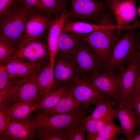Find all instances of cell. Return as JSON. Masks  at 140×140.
<instances>
[{
	"label": "cell",
	"instance_id": "obj_2",
	"mask_svg": "<svg viewBox=\"0 0 140 140\" xmlns=\"http://www.w3.org/2000/svg\"><path fill=\"white\" fill-rule=\"evenodd\" d=\"M69 16L68 21L103 25L116 21L108 7L106 1L101 0H71Z\"/></svg>",
	"mask_w": 140,
	"mask_h": 140
},
{
	"label": "cell",
	"instance_id": "obj_33",
	"mask_svg": "<svg viewBox=\"0 0 140 140\" xmlns=\"http://www.w3.org/2000/svg\"><path fill=\"white\" fill-rule=\"evenodd\" d=\"M128 103L140 120V78L134 91L129 97Z\"/></svg>",
	"mask_w": 140,
	"mask_h": 140
},
{
	"label": "cell",
	"instance_id": "obj_32",
	"mask_svg": "<svg viewBox=\"0 0 140 140\" xmlns=\"http://www.w3.org/2000/svg\"><path fill=\"white\" fill-rule=\"evenodd\" d=\"M20 80H11L6 65L0 63V90L7 87L16 85Z\"/></svg>",
	"mask_w": 140,
	"mask_h": 140
},
{
	"label": "cell",
	"instance_id": "obj_27",
	"mask_svg": "<svg viewBox=\"0 0 140 140\" xmlns=\"http://www.w3.org/2000/svg\"><path fill=\"white\" fill-rule=\"evenodd\" d=\"M48 14L55 19L65 11H69L71 0H41Z\"/></svg>",
	"mask_w": 140,
	"mask_h": 140
},
{
	"label": "cell",
	"instance_id": "obj_18",
	"mask_svg": "<svg viewBox=\"0 0 140 140\" xmlns=\"http://www.w3.org/2000/svg\"><path fill=\"white\" fill-rule=\"evenodd\" d=\"M50 62L41 61L29 62L13 58L6 65L10 79L12 80L23 78L38 68Z\"/></svg>",
	"mask_w": 140,
	"mask_h": 140
},
{
	"label": "cell",
	"instance_id": "obj_8",
	"mask_svg": "<svg viewBox=\"0 0 140 140\" xmlns=\"http://www.w3.org/2000/svg\"><path fill=\"white\" fill-rule=\"evenodd\" d=\"M117 30L115 23L105 29L88 34L83 39L96 52L105 67L115 40Z\"/></svg>",
	"mask_w": 140,
	"mask_h": 140
},
{
	"label": "cell",
	"instance_id": "obj_14",
	"mask_svg": "<svg viewBox=\"0 0 140 140\" xmlns=\"http://www.w3.org/2000/svg\"><path fill=\"white\" fill-rule=\"evenodd\" d=\"M68 92L82 106L90 107L97 98L105 94L86 78L77 80L69 87Z\"/></svg>",
	"mask_w": 140,
	"mask_h": 140
},
{
	"label": "cell",
	"instance_id": "obj_21",
	"mask_svg": "<svg viewBox=\"0 0 140 140\" xmlns=\"http://www.w3.org/2000/svg\"><path fill=\"white\" fill-rule=\"evenodd\" d=\"M37 82L39 101L54 89V72L50 65V62L45 64L41 69L38 75Z\"/></svg>",
	"mask_w": 140,
	"mask_h": 140
},
{
	"label": "cell",
	"instance_id": "obj_20",
	"mask_svg": "<svg viewBox=\"0 0 140 140\" xmlns=\"http://www.w3.org/2000/svg\"><path fill=\"white\" fill-rule=\"evenodd\" d=\"M88 34L62 30L59 38L57 52L73 54L76 49Z\"/></svg>",
	"mask_w": 140,
	"mask_h": 140
},
{
	"label": "cell",
	"instance_id": "obj_13",
	"mask_svg": "<svg viewBox=\"0 0 140 140\" xmlns=\"http://www.w3.org/2000/svg\"><path fill=\"white\" fill-rule=\"evenodd\" d=\"M43 66L38 68L20 80L11 105L18 101L38 103L39 101V90L37 78Z\"/></svg>",
	"mask_w": 140,
	"mask_h": 140
},
{
	"label": "cell",
	"instance_id": "obj_28",
	"mask_svg": "<svg viewBox=\"0 0 140 140\" xmlns=\"http://www.w3.org/2000/svg\"><path fill=\"white\" fill-rule=\"evenodd\" d=\"M69 87H65L51 90L38 102L39 107L38 111L50 109L54 107L68 92Z\"/></svg>",
	"mask_w": 140,
	"mask_h": 140
},
{
	"label": "cell",
	"instance_id": "obj_12",
	"mask_svg": "<svg viewBox=\"0 0 140 140\" xmlns=\"http://www.w3.org/2000/svg\"><path fill=\"white\" fill-rule=\"evenodd\" d=\"M120 83L118 102L129 106V99L137 84L140 73L137 68L136 59L130 62L120 71Z\"/></svg>",
	"mask_w": 140,
	"mask_h": 140
},
{
	"label": "cell",
	"instance_id": "obj_7",
	"mask_svg": "<svg viewBox=\"0 0 140 140\" xmlns=\"http://www.w3.org/2000/svg\"><path fill=\"white\" fill-rule=\"evenodd\" d=\"M76 61L80 79L104 71L105 65L97 54L86 42L83 41L73 54Z\"/></svg>",
	"mask_w": 140,
	"mask_h": 140
},
{
	"label": "cell",
	"instance_id": "obj_4",
	"mask_svg": "<svg viewBox=\"0 0 140 140\" xmlns=\"http://www.w3.org/2000/svg\"><path fill=\"white\" fill-rule=\"evenodd\" d=\"M28 7L22 2L0 18V34L10 39L17 47L24 37Z\"/></svg>",
	"mask_w": 140,
	"mask_h": 140
},
{
	"label": "cell",
	"instance_id": "obj_30",
	"mask_svg": "<svg viewBox=\"0 0 140 140\" xmlns=\"http://www.w3.org/2000/svg\"><path fill=\"white\" fill-rule=\"evenodd\" d=\"M102 140H118V137L121 134L125 135L121 125H118L115 123L114 119L107 123L103 129L97 133Z\"/></svg>",
	"mask_w": 140,
	"mask_h": 140
},
{
	"label": "cell",
	"instance_id": "obj_38",
	"mask_svg": "<svg viewBox=\"0 0 140 140\" xmlns=\"http://www.w3.org/2000/svg\"><path fill=\"white\" fill-rule=\"evenodd\" d=\"M128 140H140V129L136 131Z\"/></svg>",
	"mask_w": 140,
	"mask_h": 140
},
{
	"label": "cell",
	"instance_id": "obj_19",
	"mask_svg": "<svg viewBox=\"0 0 140 140\" xmlns=\"http://www.w3.org/2000/svg\"><path fill=\"white\" fill-rule=\"evenodd\" d=\"M39 108L37 103L18 101L12 104L4 110L11 118L13 122L28 117L33 112L38 111Z\"/></svg>",
	"mask_w": 140,
	"mask_h": 140
},
{
	"label": "cell",
	"instance_id": "obj_26",
	"mask_svg": "<svg viewBox=\"0 0 140 140\" xmlns=\"http://www.w3.org/2000/svg\"><path fill=\"white\" fill-rule=\"evenodd\" d=\"M116 117V111L99 119L86 120L85 118L83 121L86 136L98 133L107 123Z\"/></svg>",
	"mask_w": 140,
	"mask_h": 140
},
{
	"label": "cell",
	"instance_id": "obj_23",
	"mask_svg": "<svg viewBox=\"0 0 140 140\" xmlns=\"http://www.w3.org/2000/svg\"><path fill=\"white\" fill-rule=\"evenodd\" d=\"M110 98L106 94L99 96L96 99L94 104L95 107L93 112L88 116L86 120L97 119L103 117L108 114L115 112Z\"/></svg>",
	"mask_w": 140,
	"mask_h": 140
},
{
	"label": "cell",
	"instance_id": "obj_31",
	"mask_svg": "<svg viewBox=\"0 0 140 140\" xmlns=\"http://www.w3.org/2000/svg\"><path fill=\"white\" fill-rule=\"evenodd\" d=\"M18 83L15 86L7 87L0 90V109L5 110L11 105Z\"/></svg>",
	"mask_w": 140,
	"mask_h": 140
},
{
	"label": "cell",
	"instance_id": "obj_1",
	"mask_svg": "<svg viewBox=\"0 0 140 140\" xmlns=\"http://www.w3.org/2000/svg\"><path fill=\"white\" fill-rule=\"evenodd\" d=\"M130 29L121 32L116 39L106 65L104 71L120 72L124 63L137 58L139 52L140 30Z\"/></svg>",
	"mask_w": 140,
	"mask_h": 140
},
{
	"label": "cell",
	"instance_id": "obj_40",
	"mask_svg": "<svg viewBox=\"0 0 140 140\" xmlns=\"http://www.w3.org/2000/svg\"><path fill=\"white\" fill-rule=\"evenodd\" d=\"M136 63L138 70L140 73V59L136 60Z\"/></svg>",
	"mask_w": 140,
	"mask_h": 140
},
{
	"label": "cell",
	"instance_id": "obj_3",
	"mask_svg": "<svg viewBox=\"0 0 140 140\" xmlns=\"http://www.w3.org/2000/svg\"><path fill=\"white\" fill-rule=\"evenodd\" d=\"M90 107L81 105L65 113L48 115L37 113L33 115L37 127L45 126L57 129H70L78 124L91 111Z\"/></svg>",
	"mask_w": 140,
	"mask_h": 140
},
{
	"label": "cell",
	"instance_id": "obj_43",
	"mask_svg": "<svg viewBox=\"0 0 140 140\" xmlns=\"http://www.w3.org/2000/svg\"></svg>",
	"mask_w": 140,
	"mask_h": 140
},
{
	"label": "cell",
	"instance_id": "obj_39",
	"mask_svg": "<svg viewBox=\"0 0 140 140\" xmlns=\"http://www.w3.org/2000/svg\"><path fill=\"white\" fill-rule=\"evenodd\" d=\"M0 140H12L10 136L5 133H0Z\"/></svg>",
	"mask_w": 140,
	"mask_h": 140
},
{
	"label": "cell",
	"instance_id": "obj_34",
	"mask_svg": "<svg viewBox=\"0 0 140 140\" xmlns=\"http://www.w3.org/2000/svg\"><path fill=\"white\" fill-rule=\"evenodd\" d=\"M83 120L77 125L68 130L67 132L68 140H87Z\"/></svg>",
	"mask_w": 140,
	"mask_h": 140
},
{
	"label": "cell",
	"instance_id": "obj_9",
	"mask_svg": "<svg viewBox=\"0 0 140 140\" xmlns=\"http://www.w3.org/2000/svg\"><path fill=\"white\" fill-rule=\"evenodd\" d=\"M13 58L29 62H50L47 40L44 38L35 39L19 46Z\"/></svg>",
	"mask_w": 140,
	"mask_h": 140
},
{
	"label": "cell",
	"instance_id": "obj_22",
	"mask_svg": "<svg viewBox=\"0 0 140 140\" xmlns=\"http://www.w3.org/2000/svg\"><path fill=\"white\" fill-rule=\"evenodd\" d=\"M81 105L79 102L68 91L54 107L50 109L39 110L36 112L48 115L64 114L77 108Z\"/></svg>",
	"mask_w": 140,
	"mask_h": 140
},
{
	"label": "cell",
	"instance_id": "obj_10",
	"mask_svg": "<svg viewBox=\"0 0 140 140\" xmlns=\"http://www.w3.org/2000/svg\"><path fill=\"white\" fill-rule=\"evenodd\" d=\"M106 1L108 7L113 13L116 19L117 27L116 40L124 26L136 20L137 0Z\"/></svg>",
	"mask_w": 140,
	"mask_h": 140
},
{
	"label": "cell",
	"instance_id": "obj_17",
	"mask_svg": "<svg viewBox=\"0 0 140 140\" xmlns=\"http://www.w3.org/2000/svg\"><path fill=\"white\" fill-rule=\"evenodd\" d=\"M69 16V11L64 12L59 17L53 21L49 29L47 41L50 55V65L53 69L55 57L58 51L59 38Z\"/></svg>",
	"mask_w": 140,
	"mask_h": 140
},
{
	"label": "cell",
	"instance_id": "obj_11",
	"mask_svg": "<svg viewBox=\"0 0 140 140\" xmlns=\"http://www.w3.org/2000/svg\"><path fill=\"white\" fill-rule=\"evenodd\" d=\"M85 78L108 96L113 101L117 100L120 91V72L106 71L90 75Z\"/></svg>",
	"mask_w": 140,
	"mask_h": 140
},
{
	"label": "cell",
	"instance_id": "obj_29",
	"mask_svg": "<svg viewBox=\"0 0 140 140\" xmlns=\"http://www.w3.org/2000/svg\"><path fill=\"white\" fill-rule=\"evenodd\" d=\"M17 50L10 39L0 34V63L6 65L13 58Z\"/></svg>",
	"mask_w": 140,
	"mask_h": 140
},
{
	"label": "cell",
	"instance_id": "obj_5",
	"mask_svg": "<svg viewBox=\"0 0 140 140\" xmlns=\"http://www.w3.org/2000/svg\"><path fill=\"white\" fill-rule=\"evenodd\" d=\"M53 69L54 89L70 87L80 79L77 65L73 54L57 52Z\"/></svg>",
	"mask_w": 140,
	"mask_h": 140
},
{
	"label": "cell",
	"instance_id": "obj_16",
	"mask_svg": "<svg viewBox=\"0 0 140 140\" xmlns=\"http://www.w3.org/2000/svg\"><path fill=\"white\" fill-rule=\"evenodd\" d=\"M37 127L33 115L25 119L12 122L1 133L8 135L12 140H35Z\"/></svg>",
	"mask_w": 140,
	"mask_h": 140
},
{
	"label": "cell",
	"instance_id": "obj_42",
	"mask_svg": "<svg viewBox=\"0 0 140 140\" xmlns=\"http://www.w3.org/2000/svg\"><path fill=\"white\" fill-rule=\"evenodd\" d=\"M137 11L138 15L139 17H140V5L138 8Z\"/></svg>",
	"mask_w": 140,
	"mask_h": 140
},
{
	"label": "cell",
	"instance_id": "obj_35",
	"mask_svg": "<svg viewBox=\"0 0 140 140\" xmlns=\"http://www.w3.org/2000/svg\"><path fill=\"white\" fill-rule=\"evenodd\" d=\"M22 2V0H0V18Z\"/></svg>",
	"mask_w": 140,
	"mask_h": 140
},
{
	"label": "cell",
	"instance_id": "obj_15",
	"mask_svg": "<svg viewBox=\"0 0 140 140\" xmlns=\"http://www.w3.org/2000/svg\"><path fill=\"white\" fill-rule=\"evenodd\" d=\"M116 113V118L119 121L128 140L137 130L140 129V120L138 116L129 106L117 101L112 102Z\"/></svg>",
	"mask_w": 140,
	"mask_h": 140
},
{
	"label": "cell",
	"instance_id": "obj_41",
	"mask_svg": "<svg viewBox=\"0 0 140 140\" xmlns=\"http://www.w3.org/2000/svg\"><path fill=\"white\" fill-rule=\"evenodd\" d=\"M139 52L138 54V57L136 59V60H137L139 59H140V41L139 43Z\"/></svg>",
	"mask_w": 140,
	"mask_h": 140
},
{
	"label": "cell",
	"instance_id": "obj_37",
	"mask_svg": "<svg viewBox=\"0 0 140 140\" xmlns=\"http://www.w3.org/2000/svg\"><path fill=\"white\" fill-rule=\"evenodd\" d=\"M22 1L28 7L29 9L41 10L47 13L41 0H22Z\"/></svg>",
	"mask_w": 140,
	"mask_h": 140
},
{
	"label": "cell",
	"instance_id": "obj_36",
	"mask_svg": "<svg viewBox=\"0 0 140 140\" xmlns=\"http://www.w3.org/2000/svg\"><path fill=\"white\" fill-rule=\"evenodd\" d=\"M12 122V118L5 110L0 109V133L6 129Z\"/></svg>",
	"mask_w": 140,
	"mask_h": 140
},
{
	"label": "cell",
	"instance_id": "obj_6",
	"mask_svg": "<svg viewBox=\"0 0 140 140\" xmlns=\"http://www.w3.org/2000/svg\"><path fill=\"white\" fill-rule=\"evenodd\" d=\"M55 19L44 11L28 9L26 15L24 35L18 46L33 39L47 38L50 26Z\"/></svg>",
	"mask_w": 140,
	"mask_h": 140
},
{
	"label": "cell",
	"instance_id": "obj_25",
	"mask_svg": "<svg viewBox=\"0 0 140 140\" xmlns=\"http://www.w3.org/2000/svg\"><path fill=\"white\" fill-rule=\"evenodd\" d=\"M69 129H57L49 127H37L35 130L36 138L40 140H68L67 132Z\"/></svg>",
	"mask_w": 140,
	"mask_h": 140
},
{
	"label": "cell",
	"instance_id": "obj_24",
	"mask_svg": "<svg viewBox=\"0 0 140 140\" xmlns=\"http://www.w3.org/2000/svg\"><path fill=\"white\" fill-rule=\"evenodd\" d=\"M115 23H116V22L108 24L98 25L84 22H71L67 21L65 23L62 30L70 31L83 34H88L105 29Z\"/></svg>",
	"mask_w": 140,
	"mask_h": 140
}]
</instances>
